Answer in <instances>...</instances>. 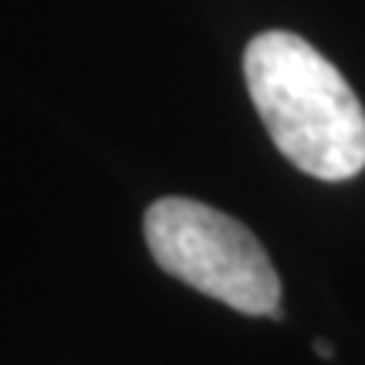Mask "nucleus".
<instances>
[{
  "label": "nucleus",
  "instance_id": "f257e3e1",
  "mask_svg": "<svg viewBox=\"0 0 365 365\" xmlns=\"http://www.w3.org/2000/svg\"><path fill=\"white\" fill-rule=\"evenodd\" d=\"M244 78L287 163L325 182L365 170V108L318 48L291 31H264L244 51Z\"/></svg>",
  "mask_w": 365,
  "mask_h": 365
},
{
  "label": "nucleus",
  "instance_id": "f03ea898",
  "mask_svg": "<svg viewBox=\"0 0 365 365\" xmlns=\"http://www.w3.org/2000/svg\"><path fill=\"white\" fill-rule=\"evenodd\" d=\"M143 227L156 264L182 284L240 314H281V277L240 220L186 196H166L145 210Z\"/></svg>",
  "mask_w": 365,
  "mask_h": 365
},
{
  "label": "nucleus",
  "instance_id": "7ed1b4c3",
  "mask_svg": "<svg viewBox=\"0 0 365 365\" xmlns=\"http://www.w3.org/2000/svg\"><path fill=\"white\" fill-rule=\"evenodd\" d=\"M314 352L322 355V359H331V355H335V349H331V341L318 339V341H314Z\"/></svg>",
  "mask_w": 365,
  "mask_h": 365
}]
</instances>
